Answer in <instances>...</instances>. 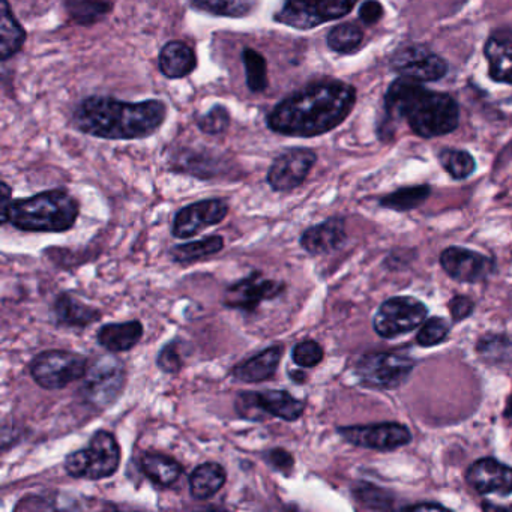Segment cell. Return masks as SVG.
Listing matches in <instances>:
<instances>
[{
    "mask_svg": "<svg viewBox=\"0 0 512 512\" xmlns=\"http://www.w3.org/2000/svg\"><path fill=\"white\" fill-rule=\"evenodd\" d=\"M356 104L353 86L323 80L305 86L281 100L266 118L268 128L281 136H322L343 124Z\"/></svg>",
    "mask_w": 512,
    "mask_h": 512,
    "instance_id": "cell-1",
    "label": "cell"
},
{
    "mask_svg": "<svg viewBox=\"0 0 512 512\" xmlns=\"http://www.w3.org/2000/svg\"><path fill=\"white\" fill-rule=\"evenodd\" d=\"M167 119L160 100L125 103L113 97L85 98L74 110L73 124L80 133L104 140H140L154 136Z\"/></svg>",
    "mask_w": 512,
    "mask_h": 512,
    "instance_id": "cell-2",
    "label": "cell"
},
{
    "mask_svg": "<svg viewBox=\"0 0 512 512\" xmlns=\"http://www.w3.org/2000/svg\"><path fill=\"white\" fill-rule=\"evenodd\" d=\"M385 106L389 115L404 119L424 139L452 133L460 121V109L451 95L428 91L410 77L401 76L389 86Z\"/></svg>",
    "mask_w": 512,
    "mask_h": 512,
    "instance_id": "cell-3",
    "label": "cell"
},
{
    "mask_svg": "<svg viewBox=\"0 0 512 512\" xmlns=\"http://www.w3.org/2000/svg\"><path fill=\"white\" fill-rule=\"evenodd\" d=\"M79 214L80 203L76 197L58 188L13 200L7 224L28 233H64L73 229Z\"/></svg>",
    "mask_w": 512,
    "mask_h": 512,
    "instance_id": "cell-4",
    "label": "cell"
},
{
    "mask_svg": "<svg viewBox=\"0 0 512 512\" xmlns=\"http://www.w3.org/2000/svg\"><path fill=\"white\" fill-rule=\"evenodd\" d=\"M121 446L115 434L98 430L88 448L77 449L65 458L64 469L71 478L101 481L112 478L121 464Z\"/></svg>",
    "mask_w": 512,
    "mask_h": 512,
    "instance_id": "cell-5",
    "label": "cell"
},
{
    "mask_svg": "<svg viewBox=\"0 0 512 512\" xmlns=\"http://www.w3.org/2000/svg\"><path fill=\"white\" fill-rule=\"evenodd\" d=\"M127 385V370L124 362L115 356H98L89 362L88 371L83 377L80 397L86 404L97 410L113 406Z\"/></svg>",
    "mask_w": 512,
    "mask_h": 512,
    "instance_id": "cell-6",
    "label": "cell"
},
{
    "mask_svg": "<svg viewBox=\"0 0 512 512\" xmlns=\"http://www.w3.org/2000/svg\"><path fill=\"white\" fill-rule=\"evenodd\" d=\"M89 361L71 350L52 349L38 353L29 365V373L40 388L61 391L77 380H83Z\"/></svg>",
    "mask_w": 512,
    "mask_h": 512,
    "instance_id": "cell-7",
    "label": "cell"
},
{
    "mask_svg": "<svg viewBox=\"0 0 512 512\" xmlns=\"http://www.w3.org/2000/svg\"><path fill=\"white\" fill-rule=\"evenodd\" d=\"M358 0H284L275 22L293 29L317 28L347 16Z\"/></svg>",
    "mask_w": 512,
    "mask_h": 512,
    "instance_id": "cell-8",
    "label": "cell"
},
{
    "mask_svg": "<svg viewBox=\"0 0 512 512\" xmlns=\"http://www.w3.org/2000/svg\"><path fill=\"white\" fill-rule=\"evenodd\" d=\"M428 308L412 296H395L380 305L373 326L382 338H395L412 332L427 319Z\"/></svg>",
    "mask_w": 512,
    "mask_h": 512,
    "instance_id": "cell-9",
    "label": "cell"
},
{
    "mask_svg": "<svg viewBox=\"0 0 512 512\" xmlns=\"http://www.w3.org/2000/svg\"><path fill=\"white\" fill-rule=\"evenodd\" d=\"M415 368V361L395 353H370L356 364V376L371 388L394 389L403 385Z\"/></svg>",
    "mask_w": 512,
    "mask_h": 512,
    "instance_id": "cell-10",
    "label": "cell"
},
{
    "mask_svg": "<svg viewBox=\"0 0 512 512\" xmlns=\"http://www.w3.org/2000/svg\"><path fill=\"white\" fill-rule=\"evenodd\" d=\"M286 292L283 281L266 278L262 272H251L248 277L235 281L224 292L223 305L230 310L254 313L266 301L277 299Z\"/></svg>",
    "mask_w": 512,
    "mask_h": 512,
    "instance_id": "cell-11",
    "label": "cell"
},
{
    "mask_svg": "<svg viewBox=\"0 0 512 512\" xmlns=\"http://www.w3.org/2000/svg\"><path fill=\"white\" fill-rule=\"evenodd\" d=\"M338 434L350 445L373 451H394L412 442V433L398 422L338 427Z\"/></svg>",
    "mask_w": 512,
    "mask_h": 512,
    "instance_id": "cell-12",
    "label": "cell"
},
{
    "mask_svg": "<svg viewBox=\"0 0 512 512\" xmlns=\"http://www.w3.org/2000/svg\"><path fill=\"white\" fill-rule=\"evenodd\" d=\"M316 161V152L311 149H287L272 161L266 182L275 193H289L304 184Z\"/></svg>",
    "mask_w": 512,
    "mask_h": 512,
    "instance_id": "cell-13",
    "label": "cell"
},
{
    "mask_svg": "<svg viewBox=\"0 0 512 512\" xmlns=\"http://www.w3.org/2000/svg\"><path fill=\"white\" fill-rule=\"evenodd\" d=\"M229 211V203L224 199H206L191 203L176 212L172 224L173 238H193L208 227L217 226L226 220Z\"/></svg>",
    "mask_w": 512,
    "mask_h": 512,
    "instance_id": "cell-14",
    "label": "cell"
},
{
    "mask_svg": "<svg viewBox=\"0 0 512 512\" xmlns=\"http://www.w3.org/2000/svg\"><path fill=\"white\" fill-rule=\"evenodd\" d=\"M392 70L418 82H437L448 73V64L440 56L421 46L404 47L394 53Z\"/></svg>",
    "mask_w": 512,
    "mask_h": 512,
    "instance_id": "cell-15",
    "label": "cell"
},
{
    "mask_svg": "<svg viewBox=\"0 0 512 512\" xmlns=\"http://www.w3.org/2000/svg\"><path fill=\"white\" fill-rule=\"evenodd\" d=\"M443 271L460 283H481L494 271L493 260L467 248L449 247L440 254Z\"/></svg>",
    "mask_w": 512,
    "mask_h": 512,
    "instance_id": "cell-16",
    "label": "cell"
},
{
    "mask_svg": "<svg viewBox=\"0 0 512 512\" xmlns=\"http://www.w3.org/2000/svg\"><path fill=\"white\" fill-rule=\"evenodd\" d=\"M466 481L476 493L512 494V467L496 458H479L467 469Z\"/></svg>",
    "mask_w": 512,
    "mask_h": 512,
    "instance_id": "cell-17",
    "label": "cell"
},
{
    "mask_svg": "<svg viewBox=\"0 0 512 512\" xmlns=\"http://www.w3.org/2000/svg\"><path fill=\"white\" fill-rule=\"evenodd\" d=\"M346 239V221L340 217H332L316 226L308 227L299 238V244L311 256H323L343 247Z\"/></svg>",
    "mask_w": 512,
    "mask_h": 512,
    "instance_id": "cell-18",
    "label": "cell"
},
{
    "mask_svg": "<svg viewBox=\"0 0 512 512\" xmlns=\"http://www.w3.org/2000/svg\"><path fill=\"white\" fill-rule=\"evenodd\" d=\"M283 353L284 347L281 344H274V346L256 353L247 361L233 367V379L242 383L268 382L277 374Z\"/></svg>",
    "mask_w": 512,
    "mask_h": 512,
    "instance_id": "cell-19",
    "label": "cell"
},
{
    "mask_svg": "<svg viewBox=\"0 0 512 512\" xmlns=\"http://www.w3.org/2000/svg\"><path fill=\"white\" fill-rule=\"evenodd\" d=\"M484 55L491 79L512 85V31L500 29L494 32L485 44Z\"/></svg>",
    "mask_w": 512,
    "mask_h": 512,
    "instance_id": "cell-20",
    "label": "cell"
},
{
    "mask_svg": "<svg viewBox=\"0 0 512 512\" xmlns=\"http://www.w3.org/2000/svg\"><path fill=\"white\" fill-rule=\"evenodd\" d=\"M145 328L140 320L124 323H107L101 326L97 341L109 353H124L134 349L142 341Z\"/></svg>",
    "mask_w": 512,
    "mask_h": 512,
    "instance_id": "cell-21",
    "label": "cell"
},
{
    "mask_svg": "<svg viewBox=\"0 0 512 512\" xmlns=\"http://www.w3.org/2000/svg\"><path fill=\"white\" fill-rule=\"evenodd\" d=\"M170 166L176 172L187 173L200 179H212L223 172V160L208 151L197 152L194 149H179L170 158Z\"/></svg>",
    "mask_w": 512,
    "mask_h": 512,
    "instance_id": "cell-22",
    "label": "cell"
},
{
    "mask_svg": "<svg viewBox=\"0 0 512 512\" xmlns=\"http://www.w3.org/2000/svg\"><path fill=\"white\" fill-rule=\"evenodd\" d=\"M158 68L167 79H184L197 68L196 52L182 41H170L161 49Z\"/></svg>",
    "mask_w": 512,
    "mask_h": 512,
    "instance_id": "cell-23",
    "label": "cell"
},
{
    "mask_svg": "<svg viewBox=\"0 0 512 512\" xmlns=\"http://www.w3.org/2000/svg\"><path fill=\"white\" fill-rule=\"evenodd\" d=\"M53 313L59 325L67 328H88L92 323L101 319L98 308L85 304L80 299L74 298L70 293H61L53 305Z\"/></svg>",
    "mask_w": 512,
    "mask_h": 512,
    "instance_id": "cell-24",
    "label": "cell"
},
{
    "mask_svg": "<svg viewBox=\"0 0 512 512\" xmlns=\"http://www.w3.org/2000/svg\"><path fill=\"white\" fill-rule=\"evenodd\" d=\"M260 409L266 416L283 419L286 422L298 421L305 412V401L293 397L283 389H265L256 392Z\"/></svg>",
    "mask_w": 512,
    "mask_h": 512,
    "instance_id": "cell-25",
    "label": "cell"
},
{
    "mask_svg": "<svg viewBox=\"0 0 512 512\" xmlns=\"http://www.w3.org/2000/svg\"><path fill=\"white\" fill-rule=\"evenodd\" d=\"M140 470L143 475L158 487L169 488L179 481L182 469L181 463L172 455L163 452H145L140 458Z\"/></svg>",
    "mask_w": 512,
    "mask_h": 512,
    "instance_id": "cell-26",
    "label": "cell"
},
{
    "mask_svg": "<svg viewBox=\"0 0 512 512\" xmlns=\"http://www.w3.org/2000/svg\"><path fill=\"white\" fill-rule=\"evenodd\" d=\"M226 482V469L215 461H206V463L199 464L188 478L191 497L194 500H199V502L209 500L215 494L220 493Z\"/></svg>",
    "mask_w": 512,
    "mask_h": 512,
    "instance_id": "cell-27",
    "label": "cell"
},
{
    "mask_svg": "<svg viewBox=\"0 0 512 512\" xmlns=\"http://www.w3.org/2000/svg\"><path fill=\"white\" fill-rule=\"evenodd\" d=\"M0 14H2L0 16L2 17V22H0V61L7 62L20 53L25 46L28 34L17 20L8 0L0 2Z\"/></svg>",
    "mask_w": 512,
    "mask_h": 512,
    "instance_id": "cell-28",
    "label": "cell"
},
{
    "mask_svg": "<svg viewBox=\"0 0 512 512\" xmlns=\"http://www.w3.org/2000/svg\"><path fill=\"white\" fill-rule=\"evenodd\" d=\"M224 248V238L221 235H211L200 241L187 242V244L175 245L169 251L170 259L175 263L200 262L203 259L217 256Z\"/></svg>",
    "mask_w": 512,
    "mask_h": 512,
    "instance_id": "cell-29",
    "label": "cell"
},
{
    "mask_svg": "<svg viewBox=\"0 0 512 512\" xmlns=\"http://www.w3.org/2000/svg\"><path fill=\"white\" fill-rule=\"evenodd\" d=\"M65 11L76 25L94 26L113 11L110 0H65Z\"/></svg>",
    "mask_w": 512,
    "mask_h": 512,
    "instance_id": "cell-30",
    "label": "cell"
},
{
    "mask_svg": "<svg viewBox=\"0 0 512 512\" xmlns=\"http://www.w3.org/2000/svg\"><path fill=\"white\" fill-rule=\"evenodd\" d=\"M191 8L200 13L218 17L241 19L250 16L257 7V0H190Z\"/></svg>",
    "mask_w": 512,
    "mask_h": 512,
    "instance_id": "cell-31",
    "label": "cell"
},
{
    "mask_svg": "<svg viewBox=\"0 0 512 512\" xmlns=\"http://www.w3.org/2000/svg\"><path fill=\"white\" fill-rule=\"evenodd\" d=\"M242 64L245 68V79L247 86L253 94H262L268 89V64L262 53L257 50L245 47L242 50Z\"/></svg>",
    "mask_w": 512,
    "mask_h": 512,
    "instance_id": "cell-32",
    "label": "cell"
},
{
    "mask_svg": "<svg viewBox=\"0 0 512 512\" xmlns=\"http://www.w3.org/2000/svg\"><path fill=\"white\" fill-rule=\"evenodd\" d=\"M430 187L428 185H416V187L400 188L395 193L383 197L380 205L392 211L406 212L410 209L418 208L430 196Z\"/></svg>",
    "mask_w": 512,
    "mask_h": 512,
    "instance_id": "cell-33",
    "label": "cell"
},
{
    "mask_svg": "<svg viewBox=\"0 0 512 512\" xmlns=\"http://www.w3.org/2000/svg\"><path fill=\"white\" fill-rule=\"evenodd\" d=\"M362 41H364V32L359 26L343 23L331 29L326 43L332 52L350 55L361 47Z\"/></svg>",
    "mask_w": 512,
    "mask_h": 512,
    "instance_id": "cell-34",
    "label": "cell"
},
{
    "mask_svg": "<svg viewBox=\"0 0 512 512\" xmlns=\"http://www.w3.org/2000/svg\"><path fill=\"white\" fill-rule=\"evenodd\" d=\"M439 161L443 169L457 181L469 178L475 172L476 164L472 155L460 149H445L440 152Z\"/></svg>",
    "mask_w": 512,
    "mask_h": 512,
    "instance_id": "cell-35",
    "label": "cell"
},
{
    "mask_svg": "<svg viewBox=\"0 0 512 512\" xmlns=\"http://www.w3.org/2000/svg\"><path fill=\"white\" fill-rule=\"evenodd\" d=\"M353 496L367 508L388 509L392 506L391 494L370 482H358L353 487Z\"/></svg>",
    "mask_w": 512,
    "mask_h": 512,
    "instance_id": "cell-36",
    "label": "cell"
},
{
    "mask_svg": "<svg viewBox=\"0 0 512 512\" xmlns=\"http://www.w3.org/2000/svg\"><path fill=\"white\" fill-rule=\"evenodd\" d=\"M197 127L208 136H220L230 127V113L227 107L217 104L208 113L197 118Z\"/></svg>",
    "mask_w": 512,
    "mask_h": 512,
    "instance_id": "cell-37",
    "label": "cell"
},
{
    "mask_svg": "<svg viewBox=\"0 0 512 512\" xmlns=\"http://www.w3.org/2000/svg\"><path fill=\"white\" fill-rule=\"evenodd\" d=\"M451 331V323L443 317H431L416 335L419 346L433 347L443 343Z\"/></svg>",
    "mask_w": 512,
    "mask_h": 512,
    "instance_id": "cell-38",
    "label": "cell"
},
{
    "mask_svg": "<svg viewBox=\"0 0 512 512\" xmlns=\"http://www.w3.org/2000/svg\"><path fill=\"white\" fill-rule=\"evenodd\" d=\"M325 350L317 341L304 340L292 349V359L299 368H314L323 361Z\"/></svg>",
    "mask_w": 512,
    "mask_h": 512,
    "instance_id": "cell-39",
    "label": "cell"
},
{
    "mask_svg": "<svg viewBox=\"0 0 512 512\" xmlns=\"http://www.w3.org/2000/svg\"><path fill=\"white\" fill-rule=\"evenodd\" d=\"M184 355L181 352V344L178 340L170 341L163 349L160 350L157 356V367L163 373L176 374L184 367Z\"/></svg>",
    "mask_w": 512,
    "mask_h": 512,
    "instance_id": "cell-40",
    "label": "cell"
},
{
    "mask_svg": "<svg viewBox=\"0 0 512 512\" xmlns=\"http://www.w3.org/2000/svg\"><path fill=\"white\" fill-rule=\"evenodd\" d=\"M235 410L238 416L247 421L260 422L266 418L265 413L260 409L256 392L244 391L238 394L235 400Z\"/></svg>",
    "mask_w": 512,
    "mask_h": 512,
    "instance_id": "cell-41",
    "label": "cell"
},
{
    "mask_svg": "<svg viewBox=\"0 0 512 512\" xmlns=\"http://www.w3.org/2000/svg\"><path fill=\"white\" fill-rule=\"evenodd\" d=\"M512 343H509L505 337L500 335H488L482 338L478 343V352L484 358L491 359V361H502L508 355V350L511 349Z\"/></svg>",
    "mask_w": 512,
    "mask_h": 512,
    "instance_id": "cell-42",
    "label": "cell"
},
{
    "mask_svg": "<svg viewBox=\"0 0 512 512\" xmlns=\"http://www.w3.org/2000/svg\"><path fill=\"white\" fill-rule=\"evenodd\" d=\"M266 460L277 472L283 473L284 476L292 475L293 469H295V458L283 448L269 449Z\"/></svg>",
    "mask_w": 512,
    "mask_h": 512,
    "instance_id": "cell-43",
    "label": "cell"
},
{
    "mask_svg": "<svg viewBox=\"0 0 512 512\" xmlns=\"http://www.w3.org/2000/svg\"><path fill=\"white\" fill-rule=\"evenodd\" d=\"M449 311H451L452 320H454V322H461V320L472 316L473 311H475V302L467 298V296H454L451 302H449Z\"/></svg>",
    "mask_w": 512,
    "mask_h": 512,
    "instance_id": "cell-44",
    "label": "cell"
},
{
    "mask_svg": "<svg viewBox=\"0 0 512 512\" xmlns=\"http://www.w3.org/2000/svg\"><path fill=\"white\" fill-rule=\"evenodd\" d=\"M383 17V7L379 0H367L359 8V19L365 25L371 26Z\"/></svg>",
    "mask_w": 512,
    "mask_h": 512,
    "instance_id": "cell-45",
    "label": "cell"
},
{
    "mask_svg": "<svg viewBox=\"0 0 512 512\" xmlns=\"http://www.w3.org/2000/svg\"><path fill=\"white\" fill-rule=\"evenodd\" d=\"M11 203H13V188L2 182L0 184V215H2V224H7L8 209H10Z\"/></svg>",
    "mask_w": 512,
    "mask_h": 512,
    "instance_id": "cell-46",
    "label": "cell"
},
{
    "mask_svg": "<svg viewBox=\"0 0 512 512\" xmlns=\"http://www.w3.org/2000/svg\"><path fill=\"white\" fill-rule=\"evenodd\" d=\"M289 376L290 379H292L293 382L298 383V385L307 382V373L302 371L301 368H299V370L289 371Z\"/></svg>",
    "mask_w": 512,
    "mask_h": 512,
    "instance_id": "cell-47",
    "label": "cell"
},
{
    "mask_svg": "<svg viewBox=\"0 0 512 512\" xmlns=\"http://www.w3.org/2000/svg\"><path fill=\"white\" fill-rule=\"evenodd\" d=\"M406 509H409V511H419V509H445L442 505H437V503H422V505H412L407 506Z\"/></svg>",
    "mask_w": 512,
    "mask_h": 512,
    "instance_id": "cell-48",
    "label": "cell"
}]
</instances>
